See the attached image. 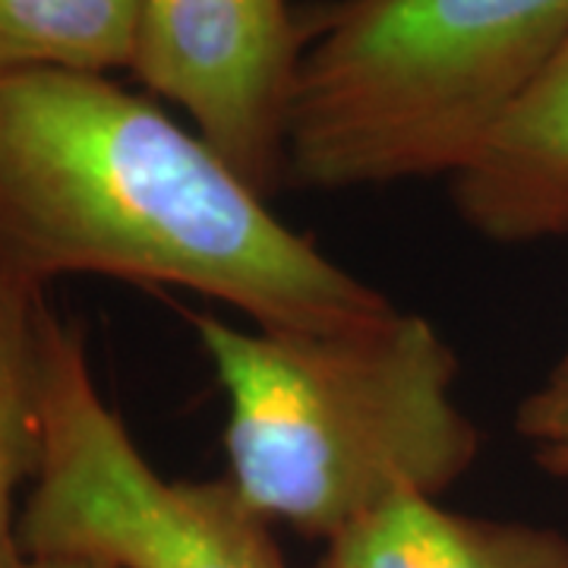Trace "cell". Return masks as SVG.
Segmentation results:
<instances>
[{
  "label": "cell",
  "instance_id": "cell-7",
  "mask_svg": "<svg viewBox=\"0 0 568 568\" xmlns=\"http://www.w3.org/2000/svg\"><path fill=\"white\" fill-rule=\"evenodd\" d=\"M316 568H568V537L407 493L335 534Z\"/></svg>",
  "mask_w": 568,
  "mask_h": 568
},
{
  "label": "cell",
  "instance_id": "cell-12",
  "mask_svg": "<svg viewBox=\"0 0 568 568\" xmlns=\"http://www.w3.org/2000/svg\"><path fill=\"white\" fill-rule=\"evenodd\" d=\"M566 361H568V351H566Z\"/></svg>",
  "mask_w": 568,
  "mask_h": 568
},
{
  "label": "cell",
  "instance_id": "cell-6",
  "mask_svg": "<svg viewBox=\"0 0 568 568\" xmlns=\"http://www.w3.org/2000/svg\"><path fill=\"white\" fill-rule=\"evenodd\" d=\"M448 186L458 215L487 241L568 234V39Z\"/></svg>",
  "mask_w": 568,
  "mask_h": 568
},
{
  "label": "cell",
  "instance_id": "cell-11",
  "mask_svg": "<svg viewBox=\"0 0 568 568\" xmlns=\"http://www.w3.org/2000/svg\"><path fill=\"white\" fill-rule=\"evenodd\" d=\"M0 568H114L92 559H70V556H36L17 547V540L10 537L7 547L0 549Z\"/></svg>",
  "mask_w": 568,
  "mask_h": 568
},
{
  "label": "cell",
  "instance_id": "cell-4",
  "mask_svg": "<svg viewBox=\"0 0 568 568\" xmlns=\"http://www.w3.org/2000/svg\"><path fill=\"white\" fill-rule=\"evenodd\" d=\"M17 547L114 568H287L272 525L231 480H174L149 465L104 402L85 335L51 310L41 373V462Z\"/></svg>",
  "mask_w": 568,
  "mask_h": 568
},
{
  "label": "cell",
  "instance_id": "cell-10",
  "mask_svg": "<svg viewBox=\"0 0 568 568\" xmlns=\"http://www.w3.org/2000/svg\"><path fill=\"white\" fill-rule=\"evenodd\" d=\"M518 436L528 443L530 458L537 465L568 477V361L562 357L559 366L537 386L518 407Z\"/></svg>",
  "mask_w": 568,
  "mask_h": 568
},
{
  "label": "cell",
  "instance_id": "cell-8",
  "mask_svg": "<svg viewBox=\"0 0 568 568\" xmlns=\"http://www.w3.org/2000/svg\"><path fill=\"white\" fill-rule=\"evenodd\" d=\"M142 0H0V73L133 70Z\"/></svg>",
  "mask_w": 568,
  "mask_h": 568
},
{
  "label": "cell",
  "instance_id": "cell-1",
  "mask_svg": "<svg viewBox=\"0 0 568 568\" xmlns=\"http://www.w3.org/2000/svg\"><path fill=\"white\" fill-rule=\"evenodd\" d=\"M0 272L183 287L268 332L395 316L196 133L104 73H0Z\"/></svg>",
  "mask_w": 568,
  "mask_h": 568
},
{
  "label": "cell",
  "instance_id": "cell-2",
  "mask_svg": "<svg viewBox=\"0 0 568 568\" xmlns=\"http://www.w3.org/2000/svg\"><path fill=\"white\" fill-rule=\"evenodd\" d=\"M193 328L227 398V480L272 528L328 544L398 496L439 499L480 455L462 361L417 313L351 332L196 313Z\"/></svg>",
  "mask_w": 568,
  "mask_h": 568
},
{
  "label": "cell",
  "instance_id": "cell-9",
  "mask_svg": "<svg viewBox=\"0 0 568 568\" xmlns=\"http://www.w3.org/2000/svg\"><path fill=\"white\" fill-rule=\"evenodd\" d=\"M44 291L0 272V549L13 537L20 493L41 462Z\"/></svg>",
  "mask_w": 568,
  "mask_h": 568
},
{
  "label": "cell",
  "instance_id": "cell-3",
  "mask_svg": "<svg viewBox=\"0 0 568 568\" xmlns=\"http://www.w3.org/2000/svg\"><path fill=\"white\" fill-rule=\"evenodd\" d=\"M566 39L568 0H345L304 29L287 178L452 181Z\"/></svg>",
  "mask_w": 568,
  "mask_h": 568
},
{
  "label": "cell",
  "instance_id": "cell-5",
  "mask_svg": "<svg viewBox=\"0 0 568 568\" xmlns=\"http://www.w3.org/2000/svg\"><path fill=\"white\" fill-rule=\"evenodd\" d=\"M304 48L291 0H142L133 73L178 104L224 162L272 196Z\"/></svg>",
  "mask_w": 568,
  "mask_h": 568
}]
</instances>
